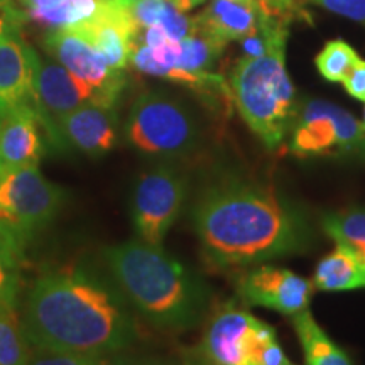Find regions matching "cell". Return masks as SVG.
I'll list each match as a JSON object with an SVG mask.
<instances>
[{
    "label": "cell",
    "instance_id": "10",
    "mask_svg": "<svg viewBox=\"0 0 365 365\" xmlns=\"http://www.w3.org/2000/svg\"><path fill=\"white\" fill-rule=\"evenodd\" d=\"M31 103L38 110L39 120L48 132L49 140H53L56 145H63L65 143L58 129V122L66 113L86 103L112 107L102 91L85 83L63 65L44 61L39 56L36 61L34 95Z\"/></svg>",
    "mask_w": 365,
    "mask_h": 365
},
{
    "label": "cell",
    "instance_id": "31",
    "mask_svg": "<svg viewBox=\"0 0 365 365\" xmlns=\"http://www.w3.org/2000/svg\"><path fill=\"white\" fill-rule=\"evenodd\" d=\"M276 4H277V7H279L282 12L287 14V16H289L291 9H293V7L296 6L294 0H276Z\"/></svg>",
    "mask_w": 365,
    "mask_h": 365
},
{
    "label": "cell",
    "instance_id": "11",
    "mask_svg": "<svg viewBox=\"0 0 365 365\" xmlns=\"http://www.w3.org/2000/svg\"><path fill=\"white\" fill-rule=\"evenodd\" d=\"M235 287L240 299L249 307H261L294 317L309 309L314 286L307 277L289 269L257 264L239 274Z\"/></svg>",
    "mask_w": 365,
    "mask_h": 365
},
{
    "label": "cell",
    "instance_id": "1",
    "mask_svg": "<svg viewBox=\"0 0 365 365\" xmlns=\"http://www.w3.org/2000/svg\"><path fill=\"white\" fill-rule=\"evenodd\" d=\"M193 227L207 261L217 269L252 267L301 254L314 228L303 208L264 182L228 176L202 191Z\"/></svg>",
    "mask_w": 365,
    "mask_h": 365
},
{
    "label": "cell",
    "instance_id": "16",
    "mask_svg": "<svg viewBox=\"0 0 365 365\" xmlns=\"http://www.w3.org/2000/svg\"><path fill=\"white\" fill-rule=\"evenodd\" d=\"M264 14L255 7L230 0H213L202 14L193 17L195 31L228 43L252 36L261 26Z\"/></svg>",
    "mask_w": 365,
    "mask_h": 365
},
{
    "label": "cell",
    "instance_id": "38",
    "mask_svg": "<svg viewBox=\"0 0 365 365\" xmlns=\"http://www.w3.org/2000/svg\"><path fill=\"white\" fill-rule=\"evenodd\" d=\"M130 2H137V0H130Z\"/></svg>",
    "mask_w": 365,
    "mask_h": 365
},
{
    "label": "cell",
    "instance_id": "8",
    "mask_svg": "<svg viewBox=\"0 0 365 365\" xmlns=\"http://www.w3.org/2000/svg\"><path fill=\"white\" fill-rule=\"evenodd\" d=\"M276 331L245 309L227 307L210 319L198 346L202 365H261Z\"/></svg>",
    "mask_w": 365,
    "mask_h": 365
},
{
    "label": "cell",
    "instance_id": "4",
    "mask_svg": "<svg viewBox=\"0 0 365 365\" xmlns=\"http://www.w3.org/2000/svg\"><path fill=\"white\" fill-rule=\"evenodd\" d=\"M286 39L287 34H281L259 56H242L230 76L232 97L242 118L267 149L279 148L296 113L294 88L286 70Z\"/></svg>",
    "mask_w": 365,
    "mask_h": 365
},
{
    "label": "cell",
    "instance_id": "37",
    "mask_svg": "<svg viewBox=\"0 0 365 365\" xmlns=\"http://www.w3.org/2000/svg\"><path fill=\"white\" fill-rule=\"evenodd\" d=\"M287 365H294V364H293V362H291V360H289V364H287Z\"/></svg>",
    "mask_w": 365,
    "mask_h": 365
},
{
    "label": "cell",
    "instance_id": "21",
    "mask_svg": "<svg viewBox=\"0 0 365 365\" xmlns=\"http://www.w3.org/2000/svg\"><path fill=\"white\" fill-rule=\"evenodd\" d=\"M322 227L335 244L345 245L365 261V208H345L323 215Z\"/></svg>",
    "mask_w": 365,
    "mask_h": 365
},
{
    "label": "cell",
    "instance_id": "18",
    "mask_svg": "<svg viewBox=\"0 0 365 365\" xmlns=\"http://www.w3.org/2000/svg\"><path fill=\"white\" fill-rule=\"evenodd\" d=\"M293 325L307 365H352L349 355L327 335L309 309L294 314Z\"/></svg>",
    "mask_w": 365,
    "mask_h": 365
},
{
    "label": "cell",
    "instance_id": "19",
    "mask_svg": "<svg viewBox=\"0 0 365 365\" xmlns=\"http://www.w3.org/2000/svg\"><path fill=\"white\" fill-rule=\"evenodd\" d=\"M132 14L139 33L145 27L159 26L176 41L195 33L193 17L185 16L170 0H137L132 6Z\"/></svg>",
    "mask_w": 365,
    "mask_h": 365
},
{
    "label": "cell",
    "instance_id": "22",
    "mask_svg": "<svg viewBox=\"0 0 365 365\" xmlns=\"http://www.w3.org/2000/svg\"><path fill=\"white\" fill-rule=\"evenodd\" d=\"M180 43V70L186 75L195 76L210 73L227 44L212 36L198 33V31L182 38Z\"/></svg>",
    "mask_w": 365,
    "mask_h": 365
},
{
    "label": "cell",
    "instance_id": "12",
    "mask_svg": "<svg viewBox=\"0 0 365 365\" xmlns=\"http://www.w3.org/2000/svg\"><path fill=\"white\" fill-rule=\"evenodd\" d=\"M44 46L48 53L58 59L59 65L65 66L85 83L102 91L107 102L115 107L125 86L124 71H112L97 46L83 33L73 27L53 29L46 36Z\"/></svg>",
    "mask_w": 365,
    "mask_h": 365
},
{
    "label": "cell",
    "instance_id": "23",
    "mask_svg": "<svg viewBox=\"0 0 365 365\" xmlns=\"http://www.w3.org/2000/svg\"><path fill=\"white\" fill-rule=\"evenodd\" d=\"M29 345L16 309H0V365L29 364Z\"/></svg>",
    "mask_w": 365,
    "mask_h": 365
},
{
    "label": "cell",
    "instance_id": "27",
    "mask_svg": "<svg viewBox=\"0 0 365 365\" xmlns=\"http://www.w3.org/2000/svg\"><path fill=\"white\" fill-rule=\"evenodd\" d=\"M341 83H344L346 93L352 95L354 98L360 100V102H365V61L364 59H359V61L355 63L354 68L349 71V75L345 76Z\"/></svg>",
    "mask_w": 365,
    "mask_h": 365
},
{
    "label": "cell",
    "instance_id": "3",
    "mask_svg": "<svg viewBox=\"0 0 365 365\" xmlns=\"http://www.w3.org/2000/svg\"><path fill=\"white\" fill-rule=\"evenodd\" d=\"M112 279L148 322L188 330L210 307V287L198 274L158 245L129 240L103 249Z\"/></svg>",
    "mask_w": 365,
    "mask_h": 365
},
{
    "label": "cell",
    "instance_id": "20",
    "mask_svg": "<svg viewBox=\"0 0 365 365\" xmlns=\"http://www.w3.org/2000/svg\"><path fill=\"white\" fill-rule=\"evenodd\" d=\"M24 244L16 232L0 223V309H16Z\"/></svg>",
    "mask_w": 365,
    "mask_h": 365
},
{
    "label": "cell",
    "instance_id": "7",
    "mask_svg": "<svg viewBox=\"0 0 365 365\" xmlns=\"http://www.w3.org/2000/svg\"><path fill=\"white\" fill-rule=\"evenodd\" d=\"M65 196L38 166L6 170L0 178V223L27 240L56 217Z\"/></svg>",
    "mask_w": 365,
    "mask_h": 365
},
{
    "label": "cell",
    "instance_id": "32",
    "mask_svg": "<svg viewBox=\"0 0 365 365\" xmlns=\"http://www.w3.org/2000/svg\"><path fill=\"white\" fill-rule=\"evenodd\" d=\"M7 110H9V107H7V105L0 102V125H2V120H4V117H6Z\"/></svg>",
    "mask_w": 365,
    "mask_h": 365
},
{
    "label": "cell",
    "instance_id": "35",
    "mask_svg": "<svg viewBox=\"0 0 365 365\" xmlns=\"http://www.w3.org/2000/svg\"><path fill=\"white\" fill-rule=\"evenodd\" d=\"M2 175H4V168H2V164H0V178H2Z\"/></svg>",
    "mask_w": 365,
    "mask_h": 365
},
{
    "label": "cell",
    "instance_id": "26",
    "mask_svg": "<svg viewBox=\"0 0 365 365\" xmlns=\"http://www.w3.org/2000/svg\"><path fill=\"white\" fill-rule=\"evenodd\" d=\"M308 2L365 26V0H308Z\"/></svg>",
    "mask_w": 365,
    "mask_h": 365
},
{
    "label": "cell",
    "instance_id": "9",
    "mask_svg": "<svg viewBox=\"0 0 365 365\" xmlns=\"http://www.w3.org/2000/svg\"><path fill=\"white\" fill-rule=\"evenodd\" d=\"M186 198V181L171 168H154L137 181L132 195V222L139 240L161 247L180 217Z\"/></svg>",
    "mask_w": 365,
    "mask_h": 365
},
{
    "label": "cell",
    "instance_id": "24",
    "mask_svg": "<svg viewBox=\"0 0 365 365\" xmlns=\"http://www.w3.org/2000/svg\"><path fill=\"white\" fill-rule=\"evenodd\" d=\"M360 59L357 51L341 39L330 41L314 58V65L323 78L331 83H341L355 63Z\"/></svg>",
    "mask_w": 365,
    "mask_h": 365
},
{
    "label": "cell",
    "instance_id": "30",
    "mask_svg": "<svg viewBox=\"0 0 365 365\" xmlns=\"http://www.w3.org/2000/svg\"><path fill=\"white\" fill-rule=\"evenodd\" d=\"M170 2L175 6L176 9H180L181 12H188L191 9H195L200 4H203L205 0H170Z\"/></svg>",
    "mask_w": 365,
    "mask_h": 365
},
{
    "label": "cell",
    "instance_id": "36",
    "mask_svg": "<svg viewBox=\"0 0 365 365\" xmlns=\"http://www.w3.org/2000/svg\"><path fill=\"white\" fill-rule=\"evenodd\" d=\"M364 124H365V110H364Z\"/></svg>",
    "mask_w": 365,
    "mask_h": 365
},
{
    "label": "cell",
    "instance_id": "5",
    "mask_svg": "<svg viewBox=\"0 0 365 365\" xmlns=\"http://www.w3.org/2000/svg\"><path fill=\"white\" fill-rule=\"evenodd\" d=\"M125 139L144 156L180 158L196 148L200 125L181 100L164 91H145L132 105Z\"/></svg>",
    "mask_w": 365,
    "mask_h": 365
},
{
    "label": "cell",
    "instance_id": "29",
    "mask_svg": "<svg viewBox=\"0 0 365 365\" xmlns=\"http://www.w3.org/2000/svg\"><path fill=\"white\" fill-rule=\"evenodd\" d=\"M19 2L26 7V12H24V17H26L27 14L48 11V9L56 7L61 2H65V0H19Z\"/></svg>",
    "mask_w": 365,
    "mask_h": 365
},
{
    "label": "cell",
    "instance_id": "6",
    "mask_svg": "<svg viewBox=\"0 0 365 365\" xmlns=\"http://www.w3.org/2000/svg\"><path fill=\"white\" fill-rule=\"evenodd\" d=\"M289 153L298 158L365 161V124L328 100H307L296 107Z\"/></svg>",
    "mask_w": 365,
    "mask_h": 365
},
{
    "label": "cell",
    "instance_id": "14",
    "mask_svg": "<svg viewBox=\"0 0 365 365\" xmlns=\"http://www.w3.org/2000/svg\"><path fill=\"white\" fill-rule=\"evenodd\" d=\"M63 140L90 158L105 156L117 144V113L113 107L86 103L59 118Z\"/></svg>",
    "mask_w": 365,
    "mask_h": 365
},
{
    "label": "cell",
    "instance_id": "39",
    "mask_svg": "<svg viewBox=\"0 0 365 365\" xmlns=\"http://www.w3.org/2000/svg\"><path fill=\"white\" fill-rule=\"evenodd\" d=\"M364 264H365V261H364Z\"/></svg>",
    "mask_w": 365,
    "mask_h": 365
},
{
    "label": "cell",
    "instance_id": "34",
    "mask_svg": "<svg viewBox=\"0 0 365 365\" xmlns=\"http://www.w3.org/2000/svg\"><path fill=\"white\" fill-rule=\"evenodd\" d=\"M4 33H7V26L6 24H0V38H2Z\"/></svg>",
    "mask_w": 365,
    "mask_h": 365
},
{
    "label": "cell",
    "instance_id": "15",
    "mask_svg": "<svg viewBox=\"0 0 365 365\" xmlns=\"http://www.w3.org/2000/svg\"><path fill=\"white\" fill-rule=\"evenodd\" d=\"M38 53L27 46L16 31L0 38V102L7 107L27 103L34 95Z\"/></svg>",
    "mask_w": 365,
    "mask_h": 365
},
{
    "label": "cell",
    "instance_id": "2",
    "mask_svg": "<svg viewBox=\"0 0 365 365\" xmlns=\"http://www.w3.org/2000/svg\"><path fill=\"white\" fill-rule=\"evenodd\" d=\"M130 307L113 279L85 267H63L33 282L21 322L34 349L112 355L137 336Z\"/></svg>",
    "mask_w": 365,
    "mask_h": 365
},
{
    "label": "cell",
    "instance_id": "17",
    "mask_svg": "<svg viewBox=\"0 0 365 365\" xmlns=\"http://www.w3.org/2000/svg\"><path fill=\"white\" fill-rule=\"evenodd\" d=\"M313 286L319 291L341 293L365 287V264L354 250L336 244L314 269Z\"/></svg>",
    "mask_w": 365,
    "mask_h": 365
},
{
    "label": "cell",
    "instance_id": "28",
    "mask_svg": "<svg viewBox=\"0 0 365 365\" xmlns=\"http://www.w3.org/2000/svg\"><path fill=\"white\" fill-rule=\"evenodd\" d=\"M230 2H239L245 4V6L255 7L257 11H261L264 16H286V12H282L279 7H277L276 0H230Z\"/></svg>",
    "mask_w": 365,
    "mask_h": 365
},
{
    "label": "cell",
    "instance_id": "25",
    "mask_svg": "<svg viewBox=\"0 0 365 365\" xmlns=\"http://www.w3.org/2000/svg\"><path fill=\"white\" fill-rule=\"evenodd\" d=\"M27 365H127V362L110 355H78L36 349L31 352Z\"/></svg>",
    "mask_w": 365,
    "mask_h": 365
},
{
    "label": "cell",
    "instance_id": "13",
    "mask_svg": "<svg viewBox=\"0 0 365 365\" xmlns=\"http://www.w3.org/2000/svg\"><path fill=\"white\" fill-rule=\"evenodd\" d=\"M39 113L31 102L14 105L0 125V164L4 171L38 166L44 154Z\"/></svg>",
    "mask_w": 365,
    "mask_h": 365
},
{
    "label": "cell",
    "instance_id": "33",
    "mask_svg": "<svg viewBox=\"0 0 365 365\" xmlns=\"http://www.w3.org/2000/svg\"><path fill=\"white\" fill-rule=\"evenodd\" d=\"M130 365V364H127ZM134 365H170V364H159V362H144V364H134Z\"/></svg>",
    "mask_w": 365,
    "mask_h": 365
}]
</instances>
